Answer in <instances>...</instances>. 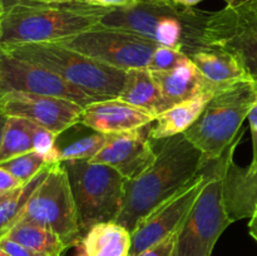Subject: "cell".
<instances>
[{
	"mask_svg": "<svg viewBox=\"0 0 257 256\" xmlns=\"http://www.w3.org/2000/svg\"><path fill=\"white\" fill-rule=\"evenodd\" d=\"M152 141L155 162L137 178L125 181L124 203L115 220L130 232L146 215L187 186L211 162L183 133Z\"/></svg>",
	"mask_w": 257,
	"mask_h": 256,
	"instance_id": "obj_1",
	"label": "cell"
},
{
	"mask_svg": "<svg viewBox=\"0 0 257 256\" xmlns=\"http://www.w3.org/2000/svg\"><path fill=\"white\" fill-rule=\"evenodd\" d=\"M110 10L85 0L17 5L0 17V45L59 42L97 27Z\"/></svg>",
	"mask_w": 257,
	"mask_h": 256,
	"instance_id": "obj_2",
	"label": "cell"
},
{
	"mask_svg": "<svg viewBox=\"0 0 257 256\" xmlns=\"http://www.w3.org/2000/svg\"><path fill=\"white\" fill-rule=\"evenodd\" d=\"M211 12L183 8L172 3L143 4L112 9L102 19L104 27L148 38L161 45L188 54L203 47L202 34Z\"/></svg>",
	"mask_w": 257,
	"mask_h": 256,
	"instance_id": "obj_3",
	"label": "cell"
},
{
	"mask_svg": "<svg viewBox=\"0 0 257 256\" xmlns=\"http://www.w3.org/2000/svg\"><path fill=\"white\" fill-rule=\"evenodd\" d=\"M0 52L40 65L100 99L119 97L127 78V70L98 62L57 42L0 45Z\"/></svg>",
	"mask_w": 257,
	"mask_h": 256,
	"instance_id": "obj_4",
	"label": "cell"
},
{
	"mask_svg": "<svg viewBox=\"0 0 257 256\" xmlns=\"http://www.w3.org/2000/svg\"><path fill=\"white\" fill-rule=\"evenodd\" d=\"M257 98V80L245 79L217 90L185 137L208 161L222 157L243 133L242 123Z\"/></svg>",
	"mask_w": 257,
	"mask_h": 256,
	"instance_id": "obj_5",
	"label": "cell"
},
{
	"mask_svg": "<svg viewBox=\"0 0 257 256\" xmlns=\"http://www.w3.org/2000/svg\"><path fill=\"white\" fill-rule=\"evenodd\" d=\"M242 136L213 162L210 180L177 230L175 256H211L218 238L232 223L225 202V171Z\"/></svg>",
	"mask_w": 257,
	"mask_h": 256,
	"instance_id": "obj_6",
	"label": "cell"
},
{
	"mask_svg": "<svg viewBox=\"0 0 257 256\" xmlns=\"http://www.w3.org/2000/svg\"><path fill=\"white\" fill-rule=\"evenodd\" d=\"M77 206L82 235L97 223L115 222L124 203L125 181L118 171L90 161L63 162Z\"/></svg>",
	"mask_w": 257,
	"mask_h": 256,
	"instance_id": "obj_7",
	"label": "cell"
},
{
	"mask_svg": "<svg viewBox=\"0 0 257 256\" xmlns=\"http://www.w3.org/2000/svg\"><path fill=\"white\" fill-rule=\"evenodd\" d=\"M20 221L50 230L67 248L82 243L77 206L63 162L50 166L47 177L28 201Z\"/></svg>",
	"mask_w": 257,
	"mask_h": 256,
	"instance_id": "obj_8",
	"label": "cell"
},
{
	"mask_svg": "<svg viewBox=\"0 0 257 256\" xmlns=\"http://www.w3.org/2000/svg\"><path fill=\"white\" fill-rule=\"evenodd\" d=\"M57 43L120 70L147 68L160 45L142 35L102 24Z\"/></svg>",
	"mask_w": 257,
	"mask_h": 256,
	"instance_id": "obj_9",
	"label": "cell"
},
{
	"mask_svg": "<svg viewBox=\"0 0 257 256\" xmlns=\"http://www.w3.org/2000/svg\"><path fill=\"white\" fill-rule=\"evenodd\" d=\"M202 44L232 54L251 79L257 80V0L211 12Z\"/></svg>",
	"mask_w": 257,
	"mask_h": 256,
	"instance_id": "obj_10",
	"label": "cell"
},
{
	"mask_svg": "<svg viewBox=\"0 0 257 256\" xmlns=\"http://www.w3.org/2000/svg\"><path fill=\"white\" fill-rule=\"evenodd\" d=\"M211 161L187 186L146 215L131 232L130 256H137L180 228L211 176Z\"/></svg>",
	"mask_w": 257,
	"mask_h": 256,
	"instance_id": "obj_11",
	"label": "cell"
},
{
	"mask_svg": "<svg viewBox=\"0 0 257 256\" xmlns=\"http://www.w3.org/2000/svg\"><path fill=\"white\" fill-rule=\"evenodd\" d=\"M0 94L7 92L33 93L72 100L82 107L95 100H102L40 65L18 59L3 52H0Z\"/></svg>",
	"mask_w": 257,
	"mask_h": 256,
	"instance_id": "obj_12",
	"label": "cell"
},
{
	"mask_svg": "<svg viewBox=\"0 0 257 256\" xmlns=\"http://www.w3.org/2000/svg\"><path fill=\"white\" fill-rule=\"evenodd\" d=\"M83 108L72 100L33 93L7 92L0 94V110L4 114L24 118L57 136L79 123Z\"/></svg>",
	"mask_w": 257,
	"mask_h": 256,
	"instance_id": "obj_13",
	"label": "cell"
},
{
	"mask_svg": "<svg viewBox=\"0 0 257 256\" xmlns=\"http://www.w3.org/2000/svg\"><path fill=\"white\" fill-rule=\"evenodd\" d=\"M150 130L151 124H148L127 132L107 135L104 146L90 162L110 166L127 180H135L156 160Z\"/></svg>",
	"mask_w": 257,
	"mask_h": 256,
	"instance_id": "obj_14",
	"label": "cell"
},
{
	"mask_svg": "<svg viewBox=\"0 0 257 256\" xmlns=\"http://www.w3.org/2000/svg\"><path fill=\"white\" fill-rule=\"evenodd\" d=\"M156 117L119 98L95 100L83 108L79 123L103 135L127 132L151 124Z\"/></svg>",
	"mask_w": 257,
	"mask_h": 256,
	"instance_id": "obj_15",
	"label": "cell"
},
{
	"mask_svg": "<svg viewBox=\"0 0 257 256\" xmlns=\"http://www.w3.org/2000/svg\"><path fill=\"white\" fill-rule=\"evenodd\" d=\"M151 73L160 87L163 97L172 105L191 99L205 90H218L225 88L217 87L208 82L190 58L170 70Z\"/></svg>",
	"mask_w": 257,
	"mask_h": 256,
	"instance_id": "obj_16",
	"label": "cell"
},
{
	"mask_svg": "<svg viewBox=\"0 0 257 256\" xmlns=\"http://www.w3.org/2000/svg\"><path fill=\"white\" fill-rule=\"evenodd\" d=\"M225 202L232 222L250 218L257 206V168H242L228 161L225 171Z\"/></svg>",
	"mask_w": 257,
	"mask_h": 256,
	"instance_id": "obj_17",
	"label": "cell"
},
{
	"mask_svg": "<svg viewBox=\"0 0 257 256\" xmlns=\"http://www.w3.org/2000/svg\"><path fill=\"white\" fill-rule=\"evenodd\" d=\"M188 58L201 74L217 87H227L240 80L251 79L241 63L232 54L220 48L203 45L188 54Z\"/></svg>",
	"mask_w": 257,
	"mask_h": 256,
	"instance_id": "obj_18",
	"label": "cell"
},
{
	"mask_svg": "<svg viewBox=\"0 0 257 256\" xmlns=\"http://www.w3.org/2000/svg\"><path fill=\"white\" fill-rule=\"evenodd\" d=\"M216 92L217 90H205L191 99L175 104L170 109L157 115L151 123V140H165L185 133L197 120Z\"/></svg>",
	"mask_w": 257,
	"mask_h": 256,
	"instance_id": "obj_19",
	"label": "cell"
},
{
	"mask_svg": "<svg viewBox=\"0 0 257 256\" xmlns=\"http://www.w3.org/2000/svg\"><path fill=\"white\" fill-rule=\"evenodd\" d=\"M118 98L151 113L155 117L173 107L163 97L152 73L147 68L127 70L124 87Z\"/></svg>",
	"mask_w": 257,
	"mask_h": 256,
	"instance_id": "obj_20",
	"label": "cell"
},
{
	"mask_svg": "<svg viewBox=\"0 0 257 256\" xmlns=\"http://www.w3.org/2000/svg\"><path fill=\"white\" fill-rule=\"evenodd\" d=\"M132 236L117 222L97 223L82 240L83 256H130Z\"/></svg>",
	"mask_w": 257,
	"mask_h": 256,
	"instance_id": "obj_21",
	"label": "cell"
},
{
	"mask_svg": "<svg viewBox=\"0 0 257 256\" xmlns=\"http://www.w3.org/2000/svg\"><path fill=\"white\" fill-rule=\"evenodd\" d=\"M5 237L27 247L35 256H63L68 250L54 232L24 221H19Z\"/></svg>",
	"mask_w": 257,
	"mask_h": 256,
	"instance_id": "obj_22",
	"label": "cell"
},
{
	"mask_svg": "<svg viewBox=\"0 0 257 256\" xmlns=\"http://www.w3.org/2000/svg\"><path fill=\"white\" fill-rule=\"evenodd\" d=\"M52 165L43 168L37 176H34L27 183L10 191L5 200L0 202V238L7 236V233L19 222L28 201L32 197L34 191L39 187L40 183L44 181V178L47 177Z\"/></svg>",
	"mask_w": 257,
	"mask_h": 256,
	"instance_id": "obj_23",
	"label": "cell"
},
{
	"mask_svg": "<svg viewBox=\"0 0 257 256\" xmlns=\"http://www.w3.org/2000/svg\"><path fill=\"white\" fill-rule=\"evenodd\" d=\"M30 151H34V147H33L29 122L24 118L8 115L7 127L0 147V162L24 155Z\"/></svg>",
	"mask_w": 257,
	"mask_h": 256,
	"instance_id": "obj_24",
	"label": "cell"
},
{
	"mask_svg": "<svg viewBox=\"0 0 257 256\" xmlns=\"http://www.w3.org/2000/svg\"><path fill=\"white\" fill-rule=\"evenodd\" d=\"M107 135L100 132H92L68 142H59L57 140V161H90L104 146Z\"/></svg>",
	"mask_w": 257,
	"mask_h": 256,
	"instance_id": "obj_25",
	"label": "cell"
},
{
	"mask_svg": "<svg viewBox=\"0 0 257 256\" xmlns=\"http://www.w3.org/2000/svg\"><path fill=\"white\" fill-rule=\"evenodd\" d=\"M49 165H52V163L48 162L44 156L35 152V151H30L24 155L17 156V157L10 158L4 162H0V167L12 173L22 183H27L34 176H37L43 168Z\"/></svg>",
	"mask_w": 257,
	"mask_h": 256,
	"instance_id": "obj_26",
	"label": "cell"
},
{
	"mask_svg": "<svg viewBox=\"0 0 257 256\" xmlns=\"http://www.w3.org/2000/svg\"><path fill=\"white\" fill-rule=\"evenodd\" d=\"M29 122V130L32 133L33 147L35 152L44 156L49 163H55L57 161V138L58 136L43 128L35 123Z\"/></svg>",
	"mask_w": 257,
	"mask_h": 256,
	"instance_id": "obj_27",
	"label": "cell"
},
{
	"mask_svg": "<svg viewBox=\"0 0 257 256\" xmlns=\"http://www.w3.org/2000/svg\"><path fill=\"white\" fill-rule=\"evenodd\" d=\"M187 58L188 57L182 50L160 44L148 63L147 69L150 72H166V70L177 67Z\"/></svg>",
	"mask_w": 257,
	"mask_h": 256,
	"instance_id": "obj_28",
	"label": "cell"
},
{
	"mask_svg": "<svg viewBox=\"0 0 257 256\" xmlns=\"http://www.w3.org/2000/svg\"><path fill=\"white\" fill-rule=\"evenodd\" d=\"M176 237H177V231L137 256H175Z\"/></svg>",
	"mask_w": 257,
	"mask_h": 256,
	"instance_id": "obj_29",
	"label": "cell"
},
{
	"mask_svg": "<svg viewBox=\"0 0 257 256\" xmlns=\"http://www.w3.org/2000/svg\"><path fill=\"white\" fill-rule=\"evenodd\" d=\"M248 123H250L251 137H252V161H251L248 168L253 170L257 168V98L248 113Z\"/></svg>",
	"mask_w": 257,
	"mask_h": 256,
	"instance_id": "obj_30",
	"label": "cell"
},
{
	"mask_svg": "<svg viewBox=\"0 0 257 256\" xmlns=\"http://www.w3.org/2000/svg\"><path fill=\"white\" fill-rule=\"evenodd\" d=\"M0 246H2L10 256H35L34 253L30 250H28L27 247L22 246L20 243L15 242V241L10 240V238L5 237V236L0 238Z\"/></svg>",
	"mask_w": 257,
	"mask_h": 256,
	"instance_id": "obj_31",
	"label": "cell"
},
{
	"mask_svg": "<svg viewBox=\"0 0 257 256\" xmlns=\"http://www.w3.org/2000/svg\"><path fill=\"white\" fill-rule=\"evenodd\" d=\"M22 185H24V183L20 182L7 170L0 167V192H9V191L20 187Z\"/></svg>",
	"mask_w": 257,
	"mask_h": 256,
	"instance_id": "obj_32",
	"label": "cell"
},
{
	"mask_svg": "<svg viewBox=\"0 0 257 256\" xmlns=\"http://www.w3.org/2000/svg\"><path fill=\"white\" fill-rule=\"evenodd\" d=\"M92 5L103 8H110V9H117V8H127L136 4V0H85Z\"/></svg>",
	"mask_w": 257,
	"mask_h": 256,
	"instance_id": "obj_33",
	"label": "cell"
},
{
	"mask_svg": "<svg viewBox=\"0 0 257 256\" xmlns=\"http://www.w3.org/2000/svg\"><path fill=\"white\" fill-rule=\"evenodd\" d=\"M248 233L257 242V206L255 207L252 216L250 217V221H248Z\"/></svg>",
	"mask_w": 257,
	"mask_h": 256,
	"instance_id": "obj_34",
	"label": "cell"
},
{
	"mask_svg": "<svg viewBox=\"0 0 257 256\" xmlns=\"http://www.w3.org/2000/svg\"><path fill=\"white\" fill-rule=\"evenodd\" d=\"M0 2L4 4L5 10H7V9H9V8L17 7V5L35 4V3H39V0H0Z\"/></svg>",
	"mask_w": 257,
	"mask_h": 256,
	"instance_id": "obj_35",
	"label": "cell"
},
{
	"mask_svg": "<svg viewBox=\"0 0 257 256\" xmlns=\"http://www.w3.org/2000/svg\"><path fill=\"white\" fill-rule=\"evenodd\" d=\"M200 2H202V0H170V3H172V4L183 8H192L193 5L198 4Z\"/></svg>",
	"mask_w": 257,
	"mask_h": 256,
	"instance_id": "obj_36",
	"label": "cell"
},
{
	"mask_svg": "<svg viewBox=\"0 0 257 256\" xmlns=\"http://www.w3.org/2000/svg\"><path fill=\"white\" fill-rule=\"evenodd\" d=\"M7 122H8V115L4 114V113L0 110V147H2L3 137H4V131H5V127H7Z\"/></svg>",
	"mask_w": 257,
	"mask_h": 256,
	"instance_id": "obj_37",
	"label": "cell"
},
{
	"mask_svg": "<svg viewBox=\"0 0 257 256\" xmlns=\"http://www.w3.org/2000/svg\"><path fill=\"white\" fill-rule=\"evenodd\" d=\"M225 2L228 7H238V5L245 4V3L250 2V0H225Z\"/></svg>",
	"mask_w": 257,
	"mask_h": 256,
	"instance_id": "obj_38",
	"label": "cell"
},
{
	"mask_svg": "<svg viewBox=\"0 0 257 256\" xmlns=\"http://www.w3.org/2000/svg\"><path fill=\"white\" fill-rule=\"evenodd\" d=\"M136 3H143V4H163V3H170V0H136Z\"/></svg>",
	"mask_w": 257,
	"mask_h": 256,
	"instance_id": "obj_39",
	"label": "cell"
},
{
	"mask_svg": "<svg viewBox=\"0 0 257 256\" xmlns=\"http://www.w3.org/2000/svg\"><path fill=\"white\" fill-rule=\"evenodd\" d=\"M40 3H47V4H53V3H68L74 2V0H39Z\"/></svg>",
	"mask_w": 257,
	"mask_h": 256,
	"instance_id": "obj_40",
	"label": "cell"
},
{
	"mask_svg": "<svg viewBox=\"0 0 257 256\" xmlns=\"http://www.w3.org/2000/svg\"><path fill=\"white\" fill-rule=\"evenodd\" d=\"M0 256H10V255H9V253H8V252H7V251H5V250H4V248H3V247H2V246H0Z\"/></svg>",
	"mask_w": 257,
	"mask_h": 256,
	"instance_id": "obj_41",
	"label": "cell"
},
{
	"mask_svg": "<svg viewBox=\"0 0 257 256\" xmlns=\"http://www.w3.org/2000/svg\"><path fill=\"white\" fill-rule=\"evenodd\" d=\"M4 12H5V7H4V4L0 2V15H2Z\"/></svg>",
	"mask_w": 257,
	"mask_h": 256,
	"instance_id": "obj_42",
	"label": "cell"
},
{
	"mask_svg": "<svg viewBox=\"0 0 257 256\" xmlns=\"http://www.w3.org/2000/svg\"><path fill=\"white\" fill-rule=\"evenodd\" d=\"M0 77H2V64H0Z\"/></svg>",
	"mask_w": 257,
	"mask_h": 256,
	"instance_id": "obj_43",
	"label": "cell"
},
{
	"mask_svg": "<svg viewBox=\"0 0 257 256\" xmlns=\"http://www.w3.org/2000/svg\"><path fill=\"white\" fill-rule=\"evenodd\" d=\"M0 17H2V15H0Z\"/></svg>",
	"mask_w": 257,
	"mask_h": 256,
	"instance_id": "obj_44",
	"label": "cell"
}]
</instances>
